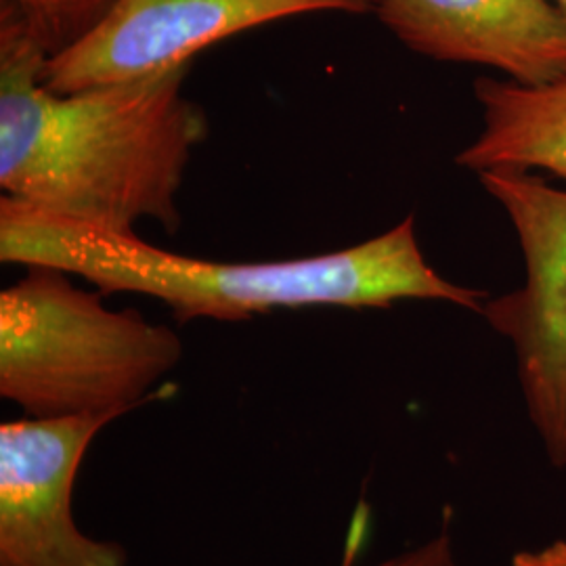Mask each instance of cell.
Wrapping results in <instances>:
<instances>
[{"label": "cell", "instance_id": "12", "mask_svg": "<svg viewBox=\"0 0 566 566\" xmlns=\"http://www.w3.org/2000/svg\"><path fill=\"white\" fill-rule=\"evenodd\" d=\"M552 4L560 11V15L566 20V0H552Z\"/></svg>", "mask_w": 566, "mask_h": 566}, {"label": "cell", "instance_id": "2", "mask_svg": "<svg viewBox=\"0 0 566 566\" xmlns=\"http://www.w3.org/2000/svg\"><path fill=\"white\" fill-rule=\"evenodd\" d=\"M0 261L44 264L93 283L103 294H143L175 319L243 322L277 308H386L401 301H439L481 313L485 292L449 282L426 261L416 217L382 235L336 252L227 263L168 252L135 231L84 223L0 198Z\"/></svg>", "mask_w": 566, "mask_h": 566}, {"label": "cell", "instance_id": "5", "mask_svg": "<svg viewBox=\"0 0 566 566\" xmlns=\"http://www.w3.org/2000/svg\"><path fill=\"white\" fill-rule=\"evenodd\" d=\"M308 13H371V0H116L86 36L46 61L55 93L139 81L189 65L235 34Z\"/></svg>", "mask_w": 566, "mask_h": 566}, {"label": "cell", "instance_id": "6", "mask_svg": "<svg viewBox=\"0 0 566 566\" xmlns=\"http://www.w3.org/2000/svg\"><path fill=\"white\" fill-rule=\"evenodd\" d=\"M118 416L21 418L0 426V566H126L124 547L72 514L82 458Z\"/></svg>", "mask_w": 566, "mask_h": 566}, {"label": "cell", "instance_id": "10", "mask_svg": "<svg viewBox=\"0 0 566 566\" xmlns=\"http://www.w3.org/2000/svg\"><path fill=\"white\" fill-rule=\"evenodd\" d=\"M378 566H455L451 537L447 531H443L424 546L409 549L401 556H395Z\"/></svg>", "mask_w": 566, "mask_h": 566}, {"label": "cell", "instance_id": "4", "mask_svg": "<svg viewBox=\"0 0 566 566\" xmlns=\"http://www.w3.org/2000/svg\"><path fill=\"white\" fill-rule=\"evenodd\" d=\"M521 243L525 282L486 298L481 315L514 348L528 420L547 458L566 465V189L544 175H476Z\"/></svg>", "mask_w": 566, "mask_h": 566}, {"label": "cell", "instance_id": "3", "mask_svg": "<svg viewBox=\"0 0 566 566\" xmlns=\"http://www.w3.org/2000/svg\"><path fill=\"white\" fill-rule=\"evenodd\" d=\"M72 277L30 264L0 292V395L30 418H120L181 364V338Z\"/></svg>", "mask_w": 566, "mask_h": 566}, {"label": "cell", "instance_id": "11", "mask_svg": "<svg viewBox=\"0 0 566 566\" xmlns=\"http://www.w3.org/2000/svg\"><path fill=\"white\" fill-rule=\"evenodd\" d=\"M514 566H566V542H556L535 552H518Z\"/></svg>", "mask_w": 566, "mask_h": 566}, {"label": "cell", "instance_id": "1", "mask_svg": "<svg viewBox=\"0 0 566 566\" xmlns=\"http://www.w3.org/2000/svg\"><path fill=\"white\" fill-rule=\"evenodd\" d=\"M49 60L0 0L2 196L116 231L154 221L175 233L187 164L208 137L202 107L182 93L191 63L55 93L44 84Z\"/></svg>", "mask_w": 566, "mask_h": 566}, {"label": "cell", "instance_id": "9", "mask_svg": "<svg viewBox=\"0 0 566 566\" xmlns=\"http://www.w3.org/2000/svg\"><path fill=\"white\" fill-rule=\"evenodd\" d=\"M21 20L25 21L32 36L39 41L49 57H55L72 44L86 36L116 0H4Z\"/></svg>", "mask_w": 566, "mask_h": 566}, {"label": "cell", "instance_id": "8", "mask_svg": "<svg viewBox=\"0 0 566 566\" xmlns=\"http://www.w3.org/2000/svg\"><path fill=\"white\" fill-rule=\"evenodd\" d=\"M483 128L455 158L465 170H521L566 179V76L546 84L479 78Z\"/></svg>", "mask_w": 566, "mask_h": 566}, {"label": "cell", "instance_id": "7", "mask_svg": "<svg viewBox=\"0 0 566 566\" xmlns=\"http://www.w3.org/2000/svg\"><path fill=\"white\" fill-rule=\"evenodd\" d=\"M371 13L428 60L483 65L521 84L566 76V20L552 0H371Z\"/></svg>", "mask_w": 566, "mask_h": 566}]
</instances>
